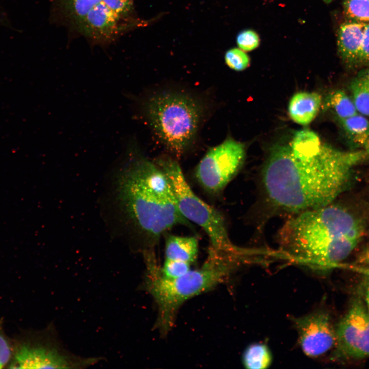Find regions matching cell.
Listing matches in <instances>:
<instances>
[{"instance_id": "cell-21", "label": "cell", "mask_w": 369, "mask_h": 369, "mask_svg": "<svg viewBox=\"0 0 369 369\" xmlns=\"http://www.w3.org/2000/svg\"><path fill=\"white\" fill-rule=\"evenodd\" d=\"M225 61L231 69L238 71L245 69L250 65L249 56L238 48L229 50L225 54Z\"/></svg>"}, {"instance_id": "cell-6", "label": "cell", "mask_w": 369, "mask_h": 369, "mask_svg": "<svg viewBox=\"0 0 369 369\" xmlns=\"http://www.w3.org/2000/svg\"><path fill=\"white\" fill-rule=\"evenodd\" d=\"M155 161L167 177L181 214L206 232L210 239V246L230 253H247L231 241L222 215L193 192L178 162L168 156L160 157Z\"/></svg>"}, {"instance_id": "cell-29", "label": "cell", "mask_w": 369, "mask_h": 369, "mask_svg": "<svg viewBox=\"0 0 369 369\" xmlns=\"http://www.w3.org/2000/svg\"><path fill=\"white\" fill-rule=\"evenodd\" d=\"M363 150H364L369 155V136L365 142Z\"/></svg>"}, {"instance_id": "cell-2", "label": "cell", "mask_w": 369, "mask_h": 369, "mask_svg": "<svg viewBox=\"0 0 369 369\" xmlns=\"http://www.w3.org/2000/svg\"><path fill=\"white\" fill-rule=\"evenodd\" d=\"M118 176L119 204L144 253L154 251L161 237L174 226L189 225L178 209L167 177L155 161L134 155Z\"/></svg>"}, {"instance_id": "cell-16", "label": "cell", "mask_w": 369, "mask_h": 369, "mask_svg": "<svg viewBox=\"0 0 369 369\" xmlns=\"http://www.w3.org/2000/svg\"><path fill=\"white\" fill-rule=\"evenodd\" d=\"M339 121L353 145L363 149L369 136L367 117L358 113L349 117L339 119Z\"/></svg>"}, {"instance_id": "cell-23", "label": "cell", "mask_w": 369, "mask_h": 369, "mask_svg": "<svg viewBox=\"0 0 369 369\" xmlns=\"http://www.w3.org/2000/svg\"><path fill=\"white\" fill-rule=\"evenodd\" d=\"M236 41L240 49L244 51H250L258 47L260 38L256 32L249 29L240 32L237 36Z\"/></svg>"}, {"instance_id": "cell-4", "label": "cell", "mask_w": 369, "mask_h": 369, "mask_svg": "<svg viewBox=\"0 0 369 369\" xmlns=\"http://www.w3.org/2000/svg\"><path fill=\"white\" fill-rule=\"evenodd\" d=\"M145 287L158 309L156 327L162 334L173 326L177 313L187 300L223 282L243 262L238 256L209 247L202 266L175 278L162 275L155 256L145 258Z\"/></svg>"}, {"instance_id": "cell-19", "label": "cell", "mask_w": 369, "mask_h": 369, "mask_svg": "<svg viewBox=\"0 0 369 369\" xmlns=\"http://www.w3.org/2000/svg\"><path fill=\"white\" fill-rule=\"evenodd\" d=\"M326 104L327 107L332 109L338 119L359 113L352 98L341 90L330 93L326 98Z\"/></svg>"}, {"instance_id": "cell-9", "label": "cell", "mask_w": 369, "mask_h": 369, "mask_svg": "<svg viewBox=\"0 0 369 369\" xmlns=\"http://www.w3.org/2000/svg\"><path fill=\"white\" fill-rule=\"evenodd\" d=\"M94 361L78 360L67 355L56 345L48 342L26 340L13 348L9 368H69L90 364Z\"/></svg>"}, {"instance_id": "cell-20", "label": "cell", "mask_w": 369, "mask_h": 369, "mask_svg": "<svg viewBox=\"0 0 369 369\" xmlns=\"http://www.w3.org/2000/svg\"><path fill=\"white\" fill-rule=\"evenodd\" d=\"M343 10L352 22L369 24V0H344Z\"/></svg>"}, {"instance_id": "cell-22", "label": "cell", "mask_w": 369, "mask_h": 369, "mask_svg": "<svg viewBox=\"0 0 369 369\" xmlns=\"http://www.w3.org/2000/svg\"><path fill=\"white\" fill-rule=\"evenodd\" d=\"M190 265L191 263L185 261L166 259L160 272L167 278H175L188 273L191 270Z\"/></svg>"}, {"instance_id": "cell-12", "label": "cell", "mask_w": 369, "mask_h": 369, "mask_svg": "<svg viewBox=\"0 0 369 369\" xmlns=\"http://www.w3.org/2000/svg\"><path fill=\"white\" fill-rule=\"evenodd\" d=\"M366 24L351 21L342 24L338 29V52L343 60L348 64L358 63Z\"/></svg>"}, {"instance_id": "cell-11", "label": "cell", "mask_w": 369, "mask_h": 369, "mask_svg": "<svg viewBox=\"0 0 369 369\" xmlns=\"http://www.w3.org/2000/svg\"><path fill=\"white\" fill-rule=\"evenodd\" d=\"M127 21L101 1L90 10L75 29L93 44L104 45L115 40L128 29Z\"/></svg>"}, {"instance_id": "cell-1", "label": "cell", "mask_w": 369, "mask_h": 369, "mask_svg": "<svg viewBox=\"0 0 369 369\" xmlns=\"http://www.w3.org/2000/svg\"><path fill=\"white\" fill-rule=\"evenodd\" d=\"M369 156L321 141L313 131L296 132L291 144L275 146L263 166V186L270 202L294 214L333 203L344 192L355 168Z\"/></svg>"}, {"instance_id": "cell-30", "label": "cell", "mask_w": 369, "mask_h": 369, "mask_svg": "<svg viewBox=\"0 0 369 369\" xmlns=\"http://www.w3.org/2000/svg\"><path fill=\"white\" fill-rule=\"evenodd\" d=\"M324 1H326V2H329L332 1V0H324Z\"/></svg>"}, {"instance_id": "cell-8", "label": "cell", "mask_w": 369, "mask_h": 369, "mask_svg": "<svg viewBox=\"0 0 369 369\" xmlns=\"http://www.w3.org/2000/svg\"><path fill=\"white\" fill-rule=\"evenodd\" d=\"M335 330L337 357L361 359L369 356V312L360 302L352 304Z\"/></svg>"}, {"instance_id": "cell-14", "label": "cell", "mask_w": 369, "mask_h": 369, "mask_svg": "<svg viewBox=\"0 0 369 369\" xmlns=\"http://www.w3.org/2000/svg\"><path fill=\"white\" fill-rule=\"evenodd\" d=\"M198 248V242L196 237L169 235L166 240V259L180 260L191 264L197 258Z\"/></svg>"}, {"instance_id": "cell-18", "label": "cell", "mask_w": 369, "mask_h": 369, "mask_svg": "<svg viewBox=\"0 0 369 369\" xmlns=\"http://www.w3.org/2000/svg\"><path fill=\"white\" fill-rule=\"evenodd\" d=\"M272 361L269 348L263 343L250 345L244 351L242 362L249 369H264L269 367Z\"/></svg>"}, {"instance_id": "cell-28", "label": "cell", "mask_w": 369, "mask_h": 369, "mask_svg": "<svg viewBox=\"0 0 369 369\" xmlns=\"http://www.w3.org/2000/svg\"><path fill=\"white\" fill-rule=\"evenodd\" d=\"M365 300L366 309L369 312V279L367 280L365 287Z\"/></svg>"}, {"instance_id": "cell-3", "label": "cell", "mask_w": 369, "mask_h": 369, "mask_svg": "<svg viewBox=\"0 0 369 369\" xmlns=\"http://www.w3.org/2000/svg\"><path fill=\"white\" fill-rule=\"evenodd\" d=\"M364 225L348 209L332 203L294 214L280 230L278 241L293 258L326 268L350 255L362 236Z\"/></svg>"}, {"instance_id": "cell-27", "label": "cell", "mask_w": 369, "mask_h": 369, "mask_svg": "<svg viewBox=\"0 0 369 369\" xmlns=\"http://www.w3.org/2000/svg\"><path fill=\"white\" fill-rule=\"evenodd\" d=\"M11 25L8 15L0 5V26L9 27Z\"/></svg>"}, {"instance_id": "cell-24", "label": "cell", "mask_w": 369, "mask_h": 369, "mask_svg": "<svg viewBox=\"0 0 369 369\" xmlns=\"http://www.w3.org/2000/svg\"><path fill=\"white\" fill-rule=\"evenodd\" d=\"M114 13L127 19L132 12L133 0H101Z\"/></svg>"}, {"instance_id": "cell-26", "label": "cell", "mask_w": 369, "mask_h": 369, "mask_svg": "<svg viewBox=\"0 0 369 369\" xmlns=\"http://www.w3.org/2000/svg\"><path fill=\"white\" fill-rule=\"evenodd\" d=\"M358 63L369 65V24L366 26Z\"/></svg>"}, {"instance_id": "cell-15", "label": "cell", "mask_w": 369, "mask_h": 369, "mask_svg": "<svg viewBox=\"0 0 369 369\" xmlns=\"http://www.w3.org/2000/svg\"><path fill=\"white\" fill-rule=\"evenodd\" d=\"M101 0H56L61 18L75 29L90 10Z\"/></svg>"}, {"instance_id": "cell-5", "label": "cell", "mask_w": 369, "mask_h": 369, "mask_svg": "<svg viewBox=\"0 0 369 369\" xmlns=\"http://www.w3.org/2000/svg\"><path fill=\"white\" fill-rule=\"evenodd\" d=\"M143 110L155 134L171 152L180 156L192 146L203 115L195 99L185 93L163 92L150 97Z\"/></svg>"}, {"instance_id": "cell-25", "label": "cell", "mask_w": 369, "mask_h": 369, "mask_svg": "<svg viewBox=\"0 0 369 369\" xmlns=\"http://www.w3.org/2000/svg\"><path fill=\"white\" fill-rule=\"evenodd\" d=\"M13 348L6 336L0 322V368L9 365L13 355Z\"/></svg>"}, {"instance_id": "cell-10", "label": "cell", "mask_w": 369, "mask_h": 369, "mask_svg": "<svg viewBox=\"0 0 369 369\" xmlns=\"http://www.w3.org/2000/svg\"><path fill=\"white\" fill-rule=\"evenodd\" d=\"M300 346L311 357L320 356L335 346L336 330L328 314L313 312L294 320Z\"/></svg>"}, {"instance_id": "cell-17", "label": "cell", "mask_w": 369, "mask_h": 369, "mask_svg": "<svg viewBox=\"0 0 369 369\" xmlns=\"http://www.w3.org/2000/svg\"><path fill=\"white\" fill-rule=\"evenodd\" d=\"M350 90L358 112L369 117V68L361 71L353 78Z\"/></svg>"}, {"instance_id": "cell-7", "label": "cell", "mask_w": 369, "mask_h": 369, "mask_svg": "<svg viewBox=\"0 0 369 369\" xmlns=\"http://www.w3.org/2000/svg\"><path fill=\"white\" fill-rule=\"evenodd\" d=\"M245 153L244 145L231 138L210 148L196 168L198 182L209 193H220L241 168Z\"/></svg>"}, {"instance_id": "cell-13", "label": "cell", "mask_w": 369, "mask_h": 369, "mask_svg": "<svg viewBox=\"0 0 369 369\" xmlns=\"http://www.w3.org/2000/svg\"><path fill=\"white\" fill-rule=\"evenodd\" d=\"M321 102V96L317 93L298 92L290 101L289 115L294 122L301 125H307L317 115Z\"/></svg>"}]
</instances>
